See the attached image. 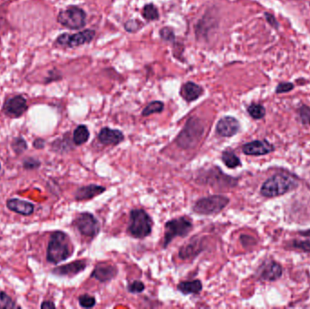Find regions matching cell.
Wrapping results in <instances>:
<instances>
[{
    "instance_id": "obj_32",
    "label": "cell",
    "mask_w": 310,
    "mask_h": 309,
    "mask_svg": "<svg viewBox=\"0 0 310 309\" xmlns=\"http://www.w3.org/2000/svg\"><path fill=\"white\" fill-rule=\"evenodd\" d=\"M264 16H265L266 20L269 23L273 29H279V23L277 22V18L269 12L264 13Z\"/></svg>"
},
{
    "instance_id": "obj_29",
    "label": "cell",
    "mask_w": 310,
    "mask_h": 309,
    "mask_svg": "<svg viewBox=\"0 0 310 309\" xmlns=\"http://www.w3.org/2000/svg\"><path fill=\"white\" fill-rule=\"evenodd\" d=\"M298 114L300 116L302 122L306 125H310V107L307 106H302L298 109Z\"/></svg>"
},
{
    "instance_id": "obj_7",
    "label": "cell",
    "mask_w": 310,
    "mask_h": 309,
    "mask_svg": "<svg viewBox=\"0 0 310 309\" xmlns=\"http://www.w3.org/2000/svg\"><path fill=\"white\" fill-rule=\"evenodd\" d=\"M57 20L67 29H82L86 24V12L81 8L70 7L59 13Z\"/></svg>"
},
{
    "instance_id": "obj_11",
    "label": "cell",
    "mask_w": 310,
    "mask_h": 309,
    "mask_svg": "<svg viewBox=\"0 0 310 309\" xmlns=\"http://www.w3.org/2000/svg\"><path fill=\"white\" fill-rule=\"evenodd\" d=\"M3 109L6 114H8L9 116L19 117L28 109V105L23 96L17 95L8 99V101L5 102Z\"/></svg>"
},
{
    "instance_id": "obj_34",
    "label": "cell",
    "mask_w": 310,
    "mask_h": 309,
    "mask_svg": "<svg viewBox=\"0 0 310 309\" xmlns=\"http://www.w3.org/2000/svg\"><path fill=\"white\" fill-rule=\"evenodd\" d=\"M141 27V24H139L138 21L136 20H130L127 22L125 24V29H126L128 32H133V31H136L138 30Z\"/></svg>"
},
{
    "instance_id": "obj_19",
    "label": "cell",
    "mask_w": 310,
    "mask_h": 309,
    "mask_svg": "<svg viewBox=\"0 0 310 309\" xmlns=\"http://www.w3.org/2000/svg\"><path fill=\"white\" fill-rule=\"evenodd\" d=\"M7 205L9 210H11L16 213L22 214V215H30L34 212V206L32 204L29 203L28 201L20 200V199H9Z\"/></svg>"
},
{
    "instance_id": "obj_21",
    "label": "cell",
    "mask_w": 310,
    "mask_h": 309,
    "mask_svg": "<svg viewBox=\"0 0 310 309\" xmlns=\"http://www.w3.org/2000/svg\"><path fill=\"white\" fill-rule=\"evenodd\" d=\"M200 241H191V243H189L187 246L183 247L179 250V256L182 260H189V259H192L194 256H197L199 253L200 252V250L202 248H200Z\"/></svg>"
},
{
    "instance_id": "obj_31",
    "label": "cell",
    "mask_w": 310,
    "mask_h": 309,
    "mask_svg": "<svg viewBox=\"0 0 310 309\" xmlns=\"http://www.w3.org/2000/svg\"><path fill=\"white\" fill-rule=\"evenodd\" d=\"M295 88L293 84L290 83V82H285V83H280L278 84L276 88V94H285V93H289L290 91Z\"/></svg>"
},
{
    "instance_id": "obj_3",
    "label": "cell",
    "mask_w": 310,
    "mask_h": 309,
    "mask_svg": "<svg viewBox=\"0 0 310 309\" xmlns=\"http://www.w3.org/2000/svg\"><path fill=\"white\" fill-rule=\"evenodd\" d=\"M203 125L200 120L191 118L176 140L177 144L184 149H191L197 145L203 135Z\"/></svg>"
},
{
    "instance_id": "obj_28",
    "label": "cell",
    "mask_w": 310,
    "mask_h": 309,
    "mask_svg": "<svg viewBox=\"0 0 310 309\" xmlns=\"http://www.w3.org/2000/svg\"><path fill=\"white\" fill-rule=\"evenodd\" d=\"M79 304L82 307L91 308V307H94L96 304V301H95V298L94 297H91L88 295H83L79 297Z\"/></svg>"
},
{
    "instance_id": "obj_22",
    "label": "cell",
    "mask_w": 310,
    "mask_h": 309,
    "mask_svg": "<svg viewBox=\"0 0 310 309\" xmlns=\"http://www.w3.org/2000/svg\"><path fill=\"white\" fill-rule=\"evenodd\" d=\"M89 136L88 128L86 125H79L73 132V143L76 145H82L88 141Z\"/></svg>"
},
{
    "instance_id": "obj_13",
    "label": "cell",
    "mask_w": 310,
    "mask_h": 309,
    "mask_svg": "<svg viewBox=\"0 0 310 309\" xmlns=\"http://www.w3.org/2000/svg\"><path fill=\"white\" fill-rule=\"evenodd\" d=\"M117 272H118L117 268L114 265L102 263V264H98L95 267L91 277H94L102 283H105V282L112 280L113 278L116 277Z\"/></svg>"
},
{
    "instance_id": "obj_10",
    "label": "cell",
    "mask_w": 310,
    "mask_h": 309,
    "mask_svg": "<svg viewBox=\"0 0 310 309\" xmlns=\"http://www.w3.org/2000/svg\"><path fill=\"white\" fill-rule=\"evenodd\" d=\"M240 130V122L234 117L225 116L217 123L216 132L222 137H231Z\"/></svg>"
},
{
    "instance_id": "obj_23",
    "label": "cell",
    "mask_w": 310,
    "mask_h": 309,
    "mask_svg": "<svg viewBox=\"0 0 310 309\" xmlns=\"http://www.w3.org/2000/svg\"><path fill=\"white\" fill-rule=\"evenodd\" d=\"M221 159H222V162L224 163L225 165L228 168H230V169L236 168V167L240 166L241 164L240 158L232 151H223Z\"/></svg>"
},
{
    "instance_id": "obj_15",
    "label": "cell",
    "mask_w": 310,
    "mask_h": 309,
    "mask_svg": "<svg viewBox=\"0 0 310 309\" xmlns=\"http://www.w3.org/2000/svg\"><path fill=\"white\" fill-rule=\"evenodd\" d=\"M104 191H106V188L102 187L100 185H95V184H90L87 186H84L80 189H78V191L75 193V199L76 200H87L96 197V196L102 194Z\"/></svg>"
},
{
    "instance_id": "obj_33",
    "label": "cell",
    "mask_w": 310,
    "mask_h": 309,
    "mask_svg": "<svg viewBox=\"0 0 310 309\" xmlns=\"http://www.w3.org/2000/svg\"><path fill=\"white\" fill-rule=\"evenodd\" d=\"M161 37L163 38L164 40H173L174 39V33L171 30V29H168V28H164V29L161 30Z\"/></svg>"
},
{
    "instance_id": "obj_9",
    "label": "cell",
    "mask_w": 310,
    "mask_h": 309,
    "mask_svg": "<svg viewBox=\"0 0 310 309\" xmlns=\"http://www.w3.org/2000/svg\"><path fill=\"white\" fill-rule=\"evenodd\" d=\"M94 35H95V32L94 30H90V29L73 34V35L63 34L57 38V43L63 46L74 47V46L89 43L90 41L93 40Z\"/></svg>"
},
{
    "instance_id": "obj_17",
    "label": "cell",
    "mask_w": 310,
    "mask_h": 309,
    "mask_svg": "<svg viewBox=\"0 0 310 309\" xmlns=\"http://www.w3.org/2000/svg\"><path fill=\"white\" fill-rule=\"evenodd\" d=\"M282 268L280 265L270 261L261 269V277L264 280L274 281L281 277Z\"/></svg>"
},
{
    "instance_id": "obj_26",
    "label": "cell",
    "mask_w": 310,
    "mask_h": 309,
    "mask_svg": "<svg viewBox=\"0 0 310 309\" xmlns=\"http://www.w3.org/2000/svg\"><path fill=\"white\" fill-rule=\"evenodd\" d=\"M143 17L148 21L156 20L159 17L157 8L152 4L146 5L143 10Z\"/></svg>"
},
{
    "instance_id": "obj_36",
    "label": "cell",
    "mask_w": 310,
    "mask_h": 309,
    "mask_svg": "<svg viewBox=\"0 0 310 309\" xmlns=\"http://www.w3.org/2000/svg\"><path fill=\"white\" fill-rule=\"evenodd\" d=\"M13 145H18V147H16L15 148V150L17 152H19V151H24V149L27 148V144H25V142H24L23 139H16L15 140V143H13Z\"/></svg>"
},
{
    "instance_id": "obj_18",
    "label": "cell",
    "mask_w": 310,
    "mask_h": 309,
    "mask_svg": "<svg viewBox=\"0 0 310 309\" xmlns=\"http://www.w3.org/2000/svg\"><path fill=\"white\" fill-rule=\"evenodd\" d=\"M202 93H203L202 88L200 86L194 84V83H192V82L186 83L184 86H183L182 90H180L182 96L187 102L195 101L198 98L200 97Z\"/></svg>"
},
{
    "instance_id": "obj_6",
    "label": "cell",
    "mask_w": 310,
    "mask_h": 309,
    "mask_svg": "<svg viewBox=\"0 0 310 309\" xmlns=\"http://www.w3.org/2000/svg\"><path fill=\"white\" fill-rule=\"evenodd\" d=\"M192 228V222L184 217L169 220L167 223L165 224L163 247L167 248L168 245L170 244L176 237L187 236Z\"/></svg>"
},
{
    "instance_id": "obj_14",
    "label": "cell",
    "mask_w": 310,
    "mask_h": 309,
    "mask_svg": "<svg viewBox=\"0 0 310 309\" xmlns=\"http://www.w3.org/2000/svg\"><path fill=\"white\" fill-rule=\"evenodd\" d=\"M99 141L106 145H117L123 141L124 136L121 131L113 130L108 127L102 128L98 135Z\"/></svg>"
},
{
    "instance_id": "obj_12",
    "label": "cell",
    "mask_w": 310,
    "mask_h": 309,
    "mask_svg": "<svg viewBox=\"0 0 310 309\" xmlns=\"http://www.w3.org/2000/svg\"><path fill=\"white\" fill-rule=\"evenodd\" d=\"M242 151L245 154L251 156H261L268 154L274 151V146L268 141H253L251 143L244 144L242 147Z\"/></svg>"
},
{
    "instance_id": "obj_37",
    "label": "cell",
    "mask_w": 310,
    "mask_h": 309,
    "mask_svg": "<svg viewBox=\"0 0 310 309\" xmlns=\"http://www.w3.org/2000/svg\"><path fill=\"white\" fill-rule=\"evenodd\" d=\"M41 307H42V308H50V307H51V308H55L56 305H55V304H53L52 302L45 301L42 304Z\"/></svg>"
},
{
    "instance_id": "obj_1",
    "label": "cell",
    "mask_w": 310,
    "mask_h": 309,
    "mask_svg": "<svg viewBox=\"0 0 310 309\" xmlns=\"http://www.w3.org/2000/svg\"><path fill=\"white\" fill-rule=\"evenodd\" d=\"M72 253L71 242L67 235L62 231L54 232L49 240L47 248V260L49 262L57 264L67 260Z\"/></svg>"
},
{
    "instance_id": "obj_8",
    "label": "cell",
    "mask_w": 310,
    "mask_h": 309,
    "mask_svg": "<svg viewBox=\"0 0 310 309\" xmlns=\"http://www.w3.org/2000/svg\"><path fill=\"white\" fill-rule=\"evenodd\" d=\"M74 224L82 235L94 238L100 231V224L97 219L91 213H82L78 216Z\"/></svg>"
},
{
    "instance_id": "obj_35",
    "label": "cell",
    "mask_w": 310,
    "mask_h": 309,
    "mask_svg": "<svg viewBox=\"0 0 310 309\" xmlns=\"http://www.w3.org/2000/svg\"><path fill=\"white\" fill-rule=\"evenodd\" d=\"M294 247L300 248L305 251H310V240H306V241H295L294 242Z\"/></svg>"
},
{
    "instance_id": "obj_20",
    "label": "cell",
    "mask_w": 310,
    "mask_h": 309,
    "mask_svg": "<svg viewBox=\"0 0 310 309\" xmlns=\"http://www.w3.org/2000/svg\"><path fill=\"white\" fill-rule=\"evenodd\" d=\"M177 289L184 295H189V294L198 295L202 290V284L199 279L193 281H184V282H180L178 284Z\"/></svg>"
},
{
    "instance_id": "obj_4",
    "label": "cell",
    "mask_w": 310,
    "mask_h": 309,
    "mask_svg": "<svg viewBox=\"0 0 310 309\" xmlns=\"http://www.w3.org/2000/svg\"><path fill=\"white\" fill-rule=\"evenodd\" d=\"M152 229V220L143 210H133L130 214V225L128 230L136 239L149 236Z\"/></svg>"
},
{
    "instance_id": "obj_5",
    "label": "cell",
    "mask_w": 310,
    "mask_h": 309,
    "mask_svg": "<svg viewBox=\"0 0 310 309\" xmlns=\"http://www.w3.org/2000/svg\"><path fill=\"white\" fill-rule=\"evenodd\" d=\"M229 202L226 196L212 195L200 199L193 207V212L201 215H212L221 212Z\"/></svg>"
},
{
    "instance_id": "obj_2",
    "label": "cell",
    "mask_w": 310,
    "mask_h": 309,
    "mask_svg": "<svg viewBox=\"0 0 310 309\" xmlns=\"http://www.w3.org/2000/svg\"><path fill=\"white\" fill-rule=\"evenodd\" d=\"M296 186L295 179L285 173H277L267 179L261 187V195L268 198L283 195Z\"/></svg>"
},
{
    "instance_id": "obj_24",
    "label": "cell",
    "mask_w": 310,
    "mask_h": 309,
    "mask_svg": "<svg viewBox=\"0 0 310 309\" xmlns=\"http://www.w3.org/2000/svg\"><path fill=\"white\" fill-rule=\"evenodd\" d=\"M248 113L255 120L262 119L266 114V109L264 106L259 104H252L248 107Z\"/></svg>"
},
{
    "instance_id": "obj_25",
    "label": "cell",
    "mask_w": 310,
    "mask_h": 309,
    "mask_svg": "<svg viewBox=\"0 0 310 309\" xmlns=\"http://www.w3.org/2000/svg\"><path fill=\"white\" fill-rule=\"evenodd\" d=\"M163 108H164V106H163V102H160V101L150 102L143 111V116H149V115L156 114V113H162Z\"/></svg>"
},
{
    "instance_id": "obj_27",
    "label": "cell",
    "mask_w": 310,
    "mask_h": 309,
    "mask_svg": "<svg viewBox=\"0 0 310 309\" xmlns=\"http://www.w3.org/2000/svg\"><path fill=\"white\" fill-rule=\"evenodd\" d=\"M15 306L11 297L4 292H0V309H10Z\"/></svg>"
},
{
    "instance_id": "obj_16",
    "label": "cell",
    "mask_w": 310,
    "mask_h": 309,
    "mask_svg": "<svg viewBox=\"0 0 310 309\" xmlns=\"http://www.w3.org/2000/svg\"><path fill=\"white\" fill-rule=\"evenodd\" d=\"M86 268V261H77L69 263V264L62 266L59 268L54 269L53 272L60 276H73L76 275Z\"/></svg>"
},
{
    "instance_id": "obj_30",
    "label": "cell",
    "mask_w": 310,
    "mask_h": 309,
    "mask_svg": "<svg viewBox=\"0 0 310 309\" xmlns=\"http://www.w3.org/2000/svg\"><path fill=\"white\" fill-rule=\"evenodd\" d=\"M144 289H145V286L142 281L135 280L128 285V291L130 293H141V292H143Z\"/></svg>"
}]
</instances>
